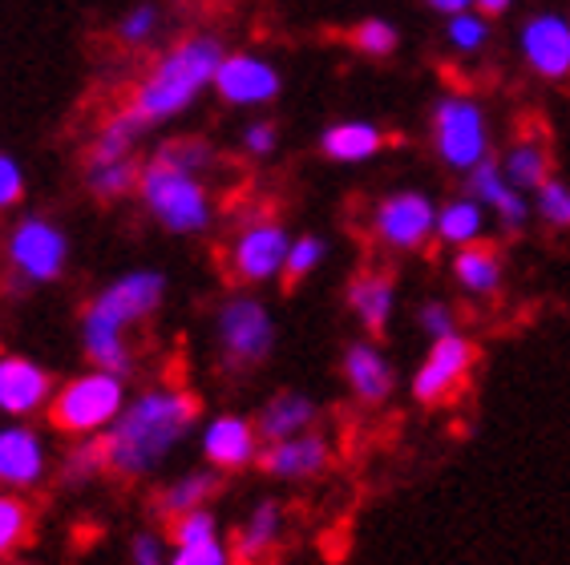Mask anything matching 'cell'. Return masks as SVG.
<instances>
[{"label": "cell", "instance_id": "obj_27", "mask_svg": "<svg viewBox=\"0 0 570 565\" xmlns=\"http://www.w3.org/2000/svg\"><path fill=\"white\" fill-rule=\"evenodd\" d=\"M219 489H223L219 473H195V477H183L170 489H163L158 505H163L166 517H178V513H190V509H207L210 500L219 497Z\"/></svg>", "mask_w": 570, "mask_h": 565}, {"label": "cell", "instance_id": "obj_42", "mask_svg": "<svg viewBox=\"0 0 570 565\" xmlns=\"http://www.w3.org/2000/svg\"><path fill=\"white\" fill-rule=\"evenodd\" d=\"M421 327L429 331V339H441L453 331V311L450 304H438V299H429L425 307H421Z\"/></svg>", "mask_w": 570, "mask_h": 565}, {"label": "cell", "instance_id": "obj_44", "mask_svg": "<svg viewBox=\"0 0 570 565\" xmlns=\"http://www.w3.org/2000/svg\"><path fill=\"white\" fill-rule=\"evenodd\" d=\"M470 4H473V0H429V9L445 12V17H453V12H465Z\"/></svg>", "mask_w": 570, "mask_h": 565}, {"label": "cell", "instance_id": "obj_1", "mask_svg": "<svg viewBox=\"0 0 570 565\" xmlns=\"http://www.w3.org/2000/svg\"><path fill=\"white\" fill-rule=\"evenodd\" d=\"M198 420V396L183 388H150L118 413L101 436L106 468L114 477H146L163 465Z\"/></svg>", "mask_w": 570, "mask_h": 565}, {"label": "cell", "instance_id": "obj_34", "mask_svg": "<svg viewBox=\"0 0 570 565\" xmlns=\"http://www.w3.org/2000/svg\"><path fill=\"white\" fill-rule=\"evenodd\" d=\"M445 37H450L453 49H461V53H478L485 41H490V24H485V17H478V12H453L450 24H445Z\"/></svg>", "mask_w": 570, "mask_h": 565}, {"label": "cell", "instance_id": "obj_4", "mask_svg": "<svg viewBox=\"0 0 570 565\" xmlns=\"http://www.w3.org/2000/svg\"><path fill=\"white\" fill-rule=\"evenodd\" d=\"M121 408H126V384H121V376L94 368L86 376H73L66 388L49 396V424H53L57 433L89 436L110 428Z\"/></svg>", "mask_w": 570, "mask_h": 565}, {"label": "cell", "instance_id": "obj_6", "mask_svg": "<svg viewBox=\"0 0 570 565\" xmlns=\"http://www.w3.org/2000/svg\"><path fill=\"white\" fill-rule=\"evenodd\" d=\"M433 146L450 170H465L490 158V126L473 98H441L433 109Z\"/></svg>", "mask_w": 570, "mask_h": 565}, {"label": "cell", "instance_id": "obj_38", "mask_svg": "<svg viewBox=\"0 0 570 565\" xmlns=\"http://www.w3.org/2000/svg\"><path fill=\"white\" fill-rule=\"evenodd\" d=\"M166 565H230V554L219 537H207L195 545H175V557Z\"/></svg>", "mask_w": 570, "mask_h": 565}, {"label": "cell", "instance_id": "obj_5", "mask_svg": "<svg viewBox=\"0 0 570 565\" xmlns=\"http://www.w3.org/2000/svg\"><path fill=\"white\" fill-rule=\"evenodd\" d=\"M166 295V275L163 271H130L114 279L106 291L86 307L81 331H110V336H126V327L142 324L146 316L158 311Z\"/></svg>", "mask_w": 570, "mask_h": 565}, {"label": "cell", "instance_id": "obj_14", "mask_svg": "<svg viewBox=\"0 0 570 565\" xmlns=\"http://www.w3.org/2000/svg\"><path fill=\"white\" fill-rule=\"evenodd\" d=\"M53 396V376L24 356H0V413H41Z\"/></svg>", "mask_w": 570, "mask_h": 565}, {"label": "cell", "instance_id": "obj_26", "mask_svg": "<svg viewBox=\"0 0 570 565\" xmlns=\"http://www.w3.org/2000/svg\"><path fill=\"white\" fill-rule=\"evenodd\" d=\"M142 121L134 118L130 109L114 113L106 126L94 138V150H89V162H114V158H134V141L142 138Z\"/></svg>", "mask_w": 570, "mask_h": 565}, {"label": "cell", "instance_id": "obj_10", "mask_svg": "<svg viewBox=\"0 0 570 565\" xmlns=\"http://www.w3.org/2000/svg\"><path fill=\"white\" fill-rule=\"evenodd\" d=\"M473 368V344L458 331L433 339L425 364L413 376V396L421 404H445Z\"/></svg>", "mask_w": 570, "mask_h": 565}, {"label": "cell", "instance_id": "obj_22", "mask_svg": "<svg viewBox=\"0 0 570 565\" xmlns=\"http://www.w3.org/2000/svg\"><path fill=\"white\" fill-rule=\"evenodd\" d=\"M384 130H376L373 121H341L320 133V150L328 153L332 162H368L373 153H381Z\"/></svg>", "mask_w": 570, "mask_h": 565}, {"label": "cell", "instance_id": "obj_36", "mask_svg": "<svg viewBox=\"0 0 570 565\" xmlns=\"http://www.w3.org/2000/svg\"><path fill=\"white\" fill-rule=\"evenodd\" d=\"M207 537H219V525H215V513L210 509H190L170 517V542L175 545H195L207 542Z\"/></svg>", "mask_w": 570, "mask_h": 565}, {"label": "cell", "instance_id": "obj_41", "mask_svg": "<svg viewBox=\"0 0 570 565\" xmlns=\"http://www.w3.org/2000/svg\"><path fill=\"white\" fill-rule=\"evenodd\" d=\"M275 146H279V130H275L272 121H255V126H247V133H243V150L255 153V158L275 153Z\"/></svg>", "mask_w": 570, "mask_h": 565}, {"label": "cell", "instance_id": "obj_9", "mask_svg": "<svg viewBox=\"0 0 570 565\" xmlns=\"http://www.w3.org/2000/svg\"><path fill=\"white\" fill-rule=\"evenodd\" d=\"M373 230L384 247L393 250H421L438 230V207L417 190H396L381 198L373 210Z\"/></svg>", "mask_w": 570, "mask_h": 565}, {"label": "cell", "instance_id": "obj_39", "mask_svg": "<svg viewBox=\"0 0 570 565\" xmlns=\"http://www.w3.org/2000/svg\"><path fill=\"white\" fill-rule=\"evenodd\" d=\"M101 468H106V453H101V440H94V445H81L69 453L66 477L86 480V477H94V473H101Z\"/></svg>", "mask_w": 570, "mask_h": 565}, {"label": "cell", "instance_id": "obj_8", "mask_svg": "<svg viewBox=\"0 0 570 565\" xmlns=\"http://www.w3.org/2000/svg\"><path fill=\"white\" fill-rule=\"evenodd\" d=\"M66 259H69L66 230L53 227L49 218L29 215L9 235V262L24 282H53L57 275L66 271Z\"/></svg>", "mask_w": 570, "mask_h": 565}, {"label": "cell", "instance_id": "obj_32", "mask_svg": "<svg viewBox=\"0 0 570 565\" xmlns=\"http://www.w3.org/2000/svg\"><path fill=\"white\" fill-rule=\"evenodd\" d=\"M320 262H324V239H316V235H299V239H292V250H287V262H284V287L304 282Z\"/></svg>", "mask_w": 570, "mask_h": 565}, {"label": "cell", "instance_id": "obj_11", "mask_svg": "<svg viewBox=\"0 0 570 565\" xmlns=\"http://www.w3.org/2000/svg\"><path fill=\"white\" fill-rule=\"evenodd\" d=\"M287 250H292V239L279 222H252L243 230L235 247H230V271L239 275L243 282H267L275 275H284Z\"/></svg>", "mask_w": 570, "mask_h": 565}, {"label": "cell", "instance_id": "obj_15", "mask_svg": "<svg viewBox=\"0 0 570 565\" xmlns=\"http://www.w3.org/2000/svg\"><path fill=\"white\" fill-rule=\"evenodd\" d=\"M203 457L215 473H235L259 460V433L243 416H215L203 428Z\"/></svg>", "mask_w": 570, "mask_h": 565}, {"label": "cell", "instance_id": "obj_35", "mask_svg": "<svg viewBox=\"0 0 570 565\" xmlns=\"http://www.w3.org/2000/svg\"><path fill=\"white\" fill-rule=\"evenodd\" d=\"M348 41H352V49H361L364 57H389L401 37H396V29L389 21H376L373 17V21L356 24V29L348 33Z\"/></svg>", "mask_w": 570, "mask_h": 565}, {"label": "cell", "instance_id": "obj_40", "mask_svg": "<svg viewBox=\"0 0 570 565\" xmlns=\"http://www.w3.org/2000/svg\"><path fill=\"white\" fill-rule=\"evenodd\" d=\"M24 195V175H21V166L12 162L9 153H0V210H9L17 207Z\"/></svg>", "mask_w": 570, "mask_h": 565}, {"label": "cell", "instance_id": "obj_2", "mask_svg": "<svg viewBox=\"0 0 570 565\" xmlns=\"http://www.w3.org/2000/svg\"><path fill=\"white\" fill-rule=\"evenodd\" d=\"M223 41L210 33H198L178 41L175 49H166L158 61H154L150 73L138 81L130 98V113L142 126H158L166 118H178L183 109L195 106V98L215 81V69L223 61Z\"/></svg>", "mask_w": 570, "mask_h": 565}, {"label": "cell", "instance_id": "obj_18", "mask_svg": "<svg viewBox=\"0 0 570 565\" xmlns=\"http://www.w3.org/2000/svg\"><path fill=\"white\" fill-rule=\"evenodd\" d=\"M470 195L482 202V207H490L498 218H502L505 230H522L527 227V198H522V190L518 186L505 182L502 166L490 162V158H482V162L470 170Z\"/></svg>", "mask_w": 570, "mask_h": 565}, {"label": "cell", "instance_id": "obj_29", "mask_svg": "<svg viewBox=\"0 0 570 565\" xmlns=\"http://www.w3.org/2000/svg\"><path fill=\"white\" fill-rule=\"evenodd\" d=\"M138 175H142V166L134 162V158H114V162H89L86 170V186L94 198H121L138 190Z\"/></svg>", "mask_w": 570, "mask_h": 565}, {"label": "cell", "instance_id": "obj_20", "mask_svg": "<svg viewBox=\"0 0 570 565\" xmlns=\"http://www.w3.org/2000/svg\"><path fill=\"white\" fill-rule=\"evenodd\" d=\"M344 380L356 391V400L381 404L393 391V364L373 348V344H352L344 351Z\"/></svg>", "mask_w": 570, "mask_h": 565}, {"label": "cell", "instance_id": "obj_3", "mask_svg": "<svg viewBox=\"0 0 570 565\" xmlns=\"http://www.w3.org/2000/svg\"><path fill=\"white\" fill-rule=\"evenodd\" d=\"M138 195H142L146 210L158 218V227H166L170 235H198L210 227L207 186L198 182V175H187L163 158H150L142 166Z\"/></svg>", "mask_w": 570, "mask_h": 565}, {"label": "cell", "instance_id": "obj_21", "mask_svg": "<svg viewBox=\"0 0 570 565\" xmlns=\"http://www.w3.org/2000/svg\"><path fill=\"white\" fill-rule=\"evenodd\" d=\"M348 307L356 311V319H361L368 331H384L396 307V282L381 271H368V275H361V279H352Z\"/></svg>", "mask_w": 570, "mask_h": 565}, {"label": "cell", "instance_id": "obj_28", "mask_svg": "<svg viewBox=\"0 0 570 565\" xmlns=\"http://www.w3.org/2000/svg\"><path fill=\"white\" fill-rule=\"evenodd\" d=\"M502 175H505V182L518 186V190H538V186L550 178L547 146H542V141H518L514 150L505 153Z\"/></svg>", "mask_w": 570, "mask_h": 565}, {"label": "cell", "instance_id": "obj_13", "mask_svg": "<svg viewBox=\"0 0 570 565\" xmlns=\"http://www.w3.org/2000/svg\"><path fill=\"white\" fill-rule=\"evenodd\" d=\"M522 57L538 77L567 81L570 77V21L562 12H538L522 24Z\"/></svg>", "mask_w": 570, "mask_h": 565}, {"label": "cell", "instance_id": "obj_31", "mask_svg": "<svg viewBox=\"0 0 570 565\" xmlns=\"http://www.w3.org/2000/svg\"><path fill=\"white\" fill-rule=\"evenodd\" d=\"M154 158H163V162L178 166V170H187V175H203V170L210 166V158H215V150H210L203 138H178V141L158 146Z\"/></svg>", "mask_w": 570, "mask_h": 565}, {"label": "cell", "instance_id": "obj_37", "mask_svg": "<svg viewBox=\"0 0 570 565\" xmlns=\"http://www.w3.org/2000/svg\"><path fill=\"white\" fill-rule=\"evenodd\" d=\"M158 21H163V12H158V4L142 0V4H134V9L118 21V37H121L126 44H146L154 33H158Z\"/></svg>", "mask_w": 570, "mask_h": 565}, {"label": "cell", "instance_id": "obj_43", "mask_svg": "<svg viewBox=\"0 0 570 565\" xmlns=\"http://www.w3.org/2000/svg\"><path fill=\"white\" fill-rule=\"evenodd\" d=\"M130 557H134V565H166V557H163V542H158L154 533H138V537H134Z\"/></svg>", "mask_w": 570, "mask_h": 565}, {"label": "cell", "instance_id": "obj_30", "mask_svg": "<svg viewBox=\"0 0 570 565\" xmlns=\"http://www.w3.org/2000/svg\"><path fill=\"white\" fill-rule=\"evenodd\" d=\"M33 533V509L17 493H0V557L21 549Z\"/></svg>", "mask_w": 570, "mask_h": 565}, {"label": "cell", "instance_id": "obj_45", "mask_svg": "<svg viewBox=\"0 0 570 565\" xmlns=\"http://www.w3.org/2000/svg\"><path fill=\"white\" fill-rule=\"evenodd\" d=\"M473 4H478V9H482L485 17H502V12L510 9L514 0H473Z\"/></svg>", "mask_w": 570, "mask_h": 565}, {"label": "cell", "instance_id": "obj_19", "mask_svg": "<svg viewBox=\"0 0 570 565\" xmlns=\"http://www.w3.org/2000/svg\"><path fill=\"white\" fill-rule=\"evenodd\" d=\"M316 416H320L316 400H307L304 391H279V396H272V400L264 404L255 433H259L264 445H275V440H287V436L307 433Z\"/></svg>", "mask_w": 570, "mask_h": 565}, {"label": "cell", "instance_id": "obj_33", "mask_svg": "<svg viewBox=\"0 0 570 565\" xmlns=\"http://www.w3.org/2000/svg\"><path fill=\"white\" fill-rule=\"evenodd\" d=\"M534 195H538L534 207H538V215H542V222H550V227H559V230H570V186L559 182V178H547Z\"/></svg>", "mask_w": 570, "mask_h": 565}, {"label": "cell", "instance_id": "obj_16", "mask_svg": "<svg viewBox=\"0 0 570 565\" xmlns=\"http://www.w3.org/2000/svg\"><path fill=\"white\" fill-rule=\"evenodd\" d=\"M45 445L41 436L24 424L0 428V489H29L45 477Z\"/></svg>", "mask_w": 570, "mask_h": 565}, {"label": "cell", "instance_id": "obj_24", "mask_svg": "<svg viewBox=\"0 0 570 565\" xmlns=\"http://www.w3.org/2000/svg\"><path fill=\"white\" fill-rule=\"evenodd\" d=\"M445 247H470L485 235V207L478 198H453L450 207L438 210V230H433Z\"/></svg>", "mask_w": 570, "mask_h": 565}, {"label": "cell", "instance_id": "obj_12", "mask_svg": "<svg viewBox=\"0 0 570 565\" xmlns=\"http://www.w3.org/2000/svg\"><path fill=\"white\" fill-rule=\"evenodd\" d=\"M215 93L227 106H267L279 93V73L255 53H227L215 69Z\"/></svg>", "mask_w": 570, "mask_h": 565}, {"label": "cell", "instance_id": "obj_7", "mask_svg": "<svg viewBox=\"0 0 570 565\" xmlns=\"http://www.w3.org/2000/svg\"><path fill=\"white\" fill-rule=\"evenodd\" d=\"M275 348V324L255 295H239L219 307V356L227 368H255Z\"/></svg>", "mask_w": 570, "mask_h": 565}, {"label": "cell", "instance_id": "obj_25", "mask_svg": "<svg viewBox=\"0 0 570 565\" xmlns=\"http://www.w3.org/2000/svg\"><path fill=\"white\" fill-rule=\"evenodd\" d=\"M279 529H284V517H279V505L275 500H264L259 509L247 517L239 533H235V562L239 565H252L279 542Z\"/></svg>", "mask_w": 570, "mask_h": 565}, {"label": "cell", "instance_id": "obj_17", "mask_svg": "<svg viewBox=\"0 0 570 565\" xmlns=\"http://www.w3.org/2000/svg\"><path fill=\"white\" fill-rule=\"evenodd\" d=\"M328 465V440L316 433H299L287 440H275L259 453V468L279 480H307Z\"/></svg>", "mask_w": 570, "mask_h": 565}, {"label": "cell", "instance_id": "obj_23", "mask_svg": "<svg viewBox=\"0 0 570 565\" xmlns=\"http://www.w3.org/2000/svg\"><path fill=\"white\" fill-rule=\"evenodd\" d=\"M453 275H458V282L465 287V291L490 295V291H498V282H502V255H498V247L478 239V242H470V247L458 250Z\"/></svg>", "mask_w": 570, "mask_h": 565}]
</instances>
